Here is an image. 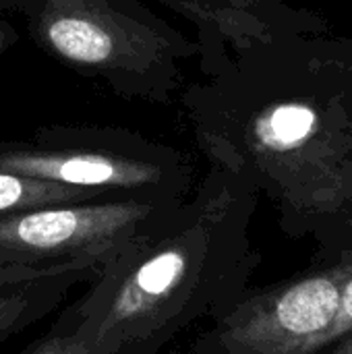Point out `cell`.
<instances>
[{
	"mask_svg": "<svg viewBox=\"0 0 352 354\" xmlns=\"http://www.w3.org/2000/svg\"><path fill=\"white\" fill-rule=\"evenodd\" d=\"M251 183L212 162L193 197L102 268L77 299L89 354H158L224 313L261 263L247 228Z\"/></svg>",
	"mask_w": 352,
	"mask_h": 354,
	"instance_id": "1",
	"label": "cell"
},
{
	"mask_svg": "<svg viewBox=\"0 0 352 354\" xmlns=\"http://www.w3.org/2000/svg\"><path fill=\"white\" fill-rule=\"evenodd\" d=\"M25 21L44 54L129 102L172 104L199 54L197 39L141 0H39Z\"/></svg>",
	"mask_w": 352,
	"mask_h": 354,
	"instance_id": "2",
	"label": "cell"
},
{
	"mask_svg": "<svg viewBox=\"0 0 352 354\" xmlns=\"http://www.w3.org/2000/svg\"><path fill=\"white\" fill-rule=\"evenodd\" d=\"M0 172L112 197L187 199L193 162L172 145L118 127H39L29 139L0 141Z\"/></svg>",
	"mask_w": 352,
	"mask_h": 354,
	"instance_id": "3",
	"label": "cell"
},
{
	"mask_svg": "<svg viewBox=\"0 0 352 354\" xmlns=\"http://www.w3.org/2000/svg\"><path fill=\"white\" fill-rule=\"evenodd\" d=\"M183 201L108 197L0 216V284L64 274L98 276Z\"/></svg>",
	"mask_w": 352,
	"mask_h": 354,
	"instance_id": "4",
	"label": "cell"
},
{
	"mask_svg": "<svg viewBox=\"0 0 352 354\" xmlns=\"http://www.w3.org/2000/svg\"><path fill=\"white\" fill-rule=\"evenodd\" d=\"M351 270L352 259L340 253L276 284L249 286L180 354H324Z\"/></svg>",
	"mask_w": 352,
	"mask_h": 354,
	"instance_id": "5",
	"label": "cell"
},
{
	"mask_svg": "<svg viewBox=\"0 0 352 354\" xmlns=\"http://www.w3.org/2000/svg\"><path fill=\"white\" fill-rule=\"evenodd\" d=\"M95 278L93 274H64L0 284V344L56 311L73 286L91 284Z\"/></svg>",
	"mask_w": 352,
	"mask_h": 354,
	"instance_id": "6",
	"label": "cell"
},
{
	"mask_svg": "<svg viewBox=\"0 0 352 354\" xmlns=\"http://www.w3.org/2000/svg\"><path fill=\"white\" fill-rule=\"evenodd\" d=\"M108 197L112 195L48 183L39 178H27L21 174L0 172V216L46 207V205L79 203V201H93V199H108Z\"/></svg>",
	"mask_w": 352,
	"mask_h": 354,
	"instance_id": "7",
	"label": "cell"
},
{
	"mask_svg": "<svg viewBox=\"0 0 352 354\" xmlns=\"http://www.w3.org/2000/svg\"><path fill=\"white\" fill-rule=\"evenodd\" d=\"M19 354H89L81 336V315L73 301L54 322V326Z\"/></svg>",
	"mask_w": 352,
	"mask_h": 354,
	"instance_id": "8",
	"label": "cell"
},
{
	"mask_svg": "<svg viewBox=\"0 0 352 354\" xmlns=\"http://www.w3.org/2000/svg\"><path fill=\"white\" fill-rule=\"evenodd\" d=\"M340 253H346V255L352 259V232H349V234L342 239V245H340L338 255H340ZM338 255H336V257H338ZM336 257H334V259H336ZM351 330H352V270L349 272V276L344 278V282H342L340 311H338L336 324H334V328H332V332H330V338H328V346H326V351H328L336 340H340L346 332H351Z\"/></svg>",
	"mask_w": 352,
	"mask_h": 354,
	"instance_id": "9",
	"label": "cell"
},
{
	"mask_svg": "<svg viewBox=\"0 0 352 354\" xmlns=\"http://www.w3.org/2000/svg\"><path fill=\"white\" fill-rule=\"evenodd\" d=\"M19 41V31L17 27L0 12V58Z\"/></svg>",
	"mask_w": 352,
	"mask_h": 354,
	"instance_id": "10",
	"label": "cell"
},
{
	"mask_svg": "<svg viewBox=\"0 0 352 354\" xmlns=\"http://www.w3.org/2000/svg\"><path fill=\"white\" fill-rule=\"evenodd\" d=\"M37 4L39 0H0V12H17L21 17H29Z\"/></svg>",
	"mask_w": 352,
	"mask_h": 354,
	"instance_id": "11",
	"label": "cell"
},
{
	"mask_svg": "<svg viewBox=\"0 0 352 354\" xmlns=\"http://www.w3.org/2000/svg\"><path fill=\"white\" fill-rule=\"evenodd\" d=\"M326 354H352V330L346 332L340 340H336Z\"/></svg>",
	"mask_w": 352,
	"mask_h": 354,
	"instance_id": "12",
	"label": "cell"
}]
</instances>
